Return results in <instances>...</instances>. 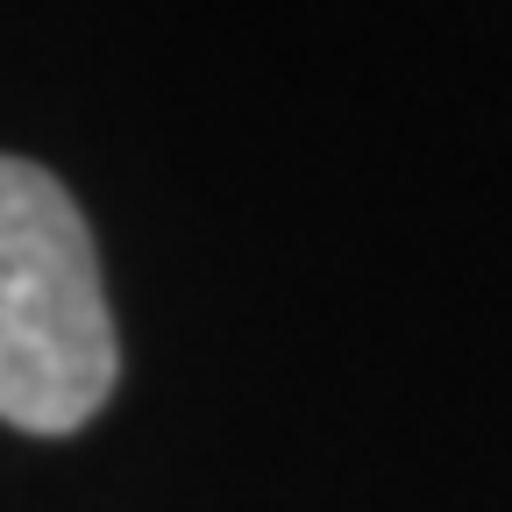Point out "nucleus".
Masks as SVG:
<instances>
[{
    "label": "nucleus",
    "mask_w": 512,
    "mask_h": 512,
    "mask_svg": "<svg viewBox=\"0 0 512 512\" xmlns=\"http://www.w3.org/2000/svg\"><path fill=\"white\" fill-rule=\"evenodd\" d=\"M121 377L93 228L43 164L0 157V427L79 434Z\"/></svg>",
    "instance_id": "1"
}]
</instances>
